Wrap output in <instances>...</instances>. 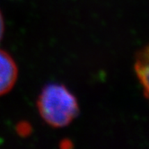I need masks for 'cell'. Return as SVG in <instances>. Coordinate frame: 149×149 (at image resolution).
<instances>
[{
    "label": "cell",
    "instance_id": "4",
    "mask_svg": "<svg viewBox=\"0 0 149 149\" xmlns=\"http://www.w3.org/2000/svg\"><path fill=\"white\" fill-rule=\"evenodd\" d=\"M16 132L20 136L26 137L31 134L33 131V127H31V124L27 121H21L16 125Z\"/></svg>",
    "mask_w": 149,
    "mask_h": 149
},
{
    "label": "cell",
    "instance_id": "2",
    "mask_svg": "<svg viewBox=\"0 0 149 149\" xmlns=\"http://www.w3.org/2000/svg\"><path fill=\"white\" fill-rule=\"evenodd\" d=\"M18 77V68L8 52L0 49V96L13 89Z\"/></svg>",
    "mask_w": 149,
    "mask_h": 149
},
{
    "label": "cell",
    "instance_id": "6",
    "mask_svg": "<svg viewBox=\"0 0 149 149\" xmlns=\"http://www.w3.org/2000/svg\"><path fill=\"white\" fill-rule=\"evenodd\" d=\"M60 146L62 148H69L72 146V142L68 139H64L63 141H61L60 143Z\"/></svg>",
    "mask_w": 149,
    "mask_h": 149
},
{
    "label": "cell",
    "instance_id": "5",
    "mask_svg": "<svg viewBox=\"0 0 149 149\" xmlns=\"http://www.w3.org/2000/svg\"><path fill=\"white\" fill-rule=\"evenodd\" d=\"M4 33H5V22H4L3 15H2L1 11H0V41H1L3 39Z\"/></svg>",
    "mask_w": 149,
    "mask_h": 149
},
{
    "label": "cell",
    "instance_id": "1",
    "mask_svg": "<svg viewBox=\"0 0 149 149\" xmlns=\"http://www.w3.org/2000/svg\"><path fill=\"white\" fill-rule=\"evenodd\" d=\"M37 108L40 117L52 127H65L79 114L77 97L60 84H49L41 90Z\"/></svg>",
    "mask_w": 149,
    "mask_h": 149
},
{
    "label": "cell",
    "instance_id": "3",
    "mask_svg": "<svg viewBox=\"0 0 149 149\" xmlns=\"http://www.w3.org/2000/svg\"><path fill=\"white\" fill-rule=\"evenodd\" d=\"M148 46H146L139 49L136 54L134 69L136 76L139 81L141 86L144 90V94L146 98H148Z\"/></svg>",
    "mask_w": 149,
    "mask_h": 149
}]
</instances>
